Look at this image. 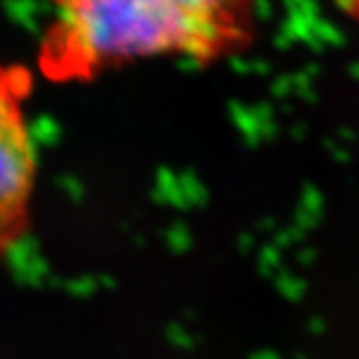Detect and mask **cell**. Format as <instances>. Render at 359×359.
Segmentation results:
<instances>
[{
    "mask_svg": "<svg viewBox=\"0 0 359 359\" xmlns=\"http://www.w3.org/2000/svg\"><path fill=\"white\" fill-rule=\"evenodd\" d=\"M346 11H349L351 14H358L359 16V0H337Z\"/></svg>",
    "mask_w": 359,
    "mask_h": 359,
    "instance_id": "3957f363",
    "label": "cell"
},
{
    "mask_svg": "<svg viewBox=\"0 0 359 359\" xmlns=\"http://www.w3.org/2000/svg\"><path fill=\"white\" fill-rule=\"evenodd\" d=\"M40 65L54 80H80L150 56L214 60L244 48L254 0H54Z\"/></svg>",
    "mask_w": 359,
    "mask_h": 359,
    "instance_id": "6da1fadb",
    "label": "cell"
},
{
    "mask_svg": "<svg viewBox=\"0 0 359 359\" xmlns=\"http://www.w3.org/2000/svg\"><path fill=\"white\" fill-rule=\"evenodd\" d=\"M26 80L0 62V256L22 242L30 224L36 152L22 102Z\"/></svg>",
    "mask_w": 359,
    "mask_h": 359,
    "instance_id": "7a4b0ae2",
    "label": "cell"
}]
</instances>
